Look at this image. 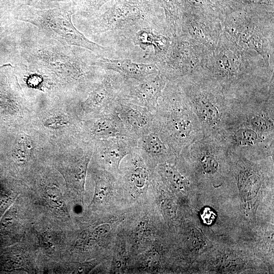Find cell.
Listing matches in <instances>:
<instances>
[{"instance_id": "cell-1", "label": "cell", "mask_w": 274, "mask_h": 274, "mask_svg": "<svg viewBox=\"0 0 274 274\" xmlns=\"http://www.w3.org/2000/svg\"><path fill=\"white\" fill-rule=\"evenodd\" d=\"M36 30L31 35L20 37L18 61L64 85H86L95 67L91 64V56H83L75 47L64 45Z\"/></svg>"}, {"instance_id": "cell-2", "label": "cell", "mask_w": 274, "mask_h": 274, "mask_svg": "<svg viewBox=\"0 0 274 274\" xmlns=\"http://www.w3.org/2000/svg\"><path fill=\"white\" fill-rule=\"evenodd\" d=\"M176 81L198 119L203 137H222L238 122L241 101L217 83L196 73Z\"/></svg>"}, {"instance_id": "cell-3", "label": "cell", "mask_w": 274, "mask_h": 274, "mask_svg": "<svg viewBox=\"0 0 274 274\" xmlns=\"http://www.w3.org/2000/svg\"><path fill=\"white\" fill-rule=\"evenodd\" d=\"M154 127L177 156L203 137L198 119L177 81H168L165 85L154 114Z\"/></svg>"}, {"instance_id": "cell-4", "label": "cell", "mask_w": 274, "mask_h": 274, "mask_svg": "<svg viewBox=\"0 0 274 274\" xmlns=\"http://www.w3.org/2000/svg\"><path fill=\"white\" fill-rule=\"evenodd\" d=\"M72 11L51 10L46 11H24L15 18L35 26L44 36L64 45L83 48L101 55L108 49L88 39L74 25Z\"/></svg>"}, {"instance_id": "cell-5", "label": "cell", "mask_w": 274, "mask_h": 274, "mask_svg": "<svg viewBox=\"0 0 274 274\" xmlns=\"http://www.w3.org/2000/svg\"><path fill=\"white\" fill-rule=\"evenodd\" d=\"M124 78L107 72L92 86L86 98L80 103L81 112L92 118L115 111V105Z\"/></svg>"}, {"instance_id": "cell-6", "label": "cell", "mask_w": 274, "mask_h": 274, "mask_svg": "<svg viewBox=\"0 0 274 274\" xmlns=\"http://www.w3.org/2000/svg\"><path fill=\"white\" fill-rule=\"evenodd\" d=\"M194 44L185 39H176L170 44L159 72L167 81H176L195 72L199 66V55Z\"/></svg>"}, {"instance_id": "cell-7", "label": "cell", "mask_w": 274, "mask_h": 274, "mask_svg": "<svg viewBox=\"0 0 274 274\" xmlns=\"http://www.w3.org/2000/svg\"><path fill=\"white\" fill-rule=\"evenodd\" d=\"M167 81L159 72L140 80L124 78L119 98L154 114Z\"/></svg>"}, {"instance_id": "cell-8", "label": "cell", "mask_w": 274, "mask_h": 274, "mask_svg": "<svg viewBox=\"0 0 274 274\" xmlns=\"http://www.w3.org/2000/svg\"><path fill=\"white\" fill-rule=\"evenodd\" d=\"M128 136L137 140L154 127V114L146 108L119 98L115 108Z\"/></svg>"}, {"instance_id": "cell-9", "label": "cell", "mask_w": 274, "mask_h": 274, "mask_svg": "<svg viewBox=\"0 0 274 274\" xmlns=\"http://www.w3.org/2000/svg\"><path fill=\"white\" fill-rule=\"evenodd\" d=\"M93 150L99 160L113 172L119 170L122 160L136 147V140L129 136H120L95 140Z\"/></svg>"}, {"instance_id": "cell-10", "label": "cell", "mask_w": 274, "mask_h": 274, "mask_svg": "<svg viewBox=\"0 0 274 274\" xmlns=\"http://www.w3.org/2000/svg\"><path fill=\"white\" fill-rule=\"evenodd\" d=\"M91 64L106 71L116 72L126 79L140 80L159 72L155 64L138 63L129 59H109L100 55L91 56Z\"/></svg>"}, {"instance_id": "cell-11", "label": "cell", "mask_w": 274, "mask_h": 274, "mask_svg": "<svg viewBox=\"0 0 274 274\" xmlns=\"http://www.w3.org/2000/svg\"><path fill=\"white\" fill-rule=\"evenodd\" d=\"M136 148L146 164L155 166L175 159L177 156L153 128L136 140Z\"/></svg>"}, {"instance_id": "cell-12", "label": "cell", "mask_w": 274, "mask_h": 274, "mask_svg": "<svg viewBox=\"0 0 274 274\" xmlns=\"http://www.w3.org/2000/svg\"><path fill=\"white\" fill-rule=\"evenodd\" d=\"M139 13L129 11L114 10L88 22L86 28L91 34L128 29L141 24Z\"/></svg>"}, {"instance_id": "cell-13", "label": "cell", "mask_w": 274, "mask_h": 274, "mask_svg": "<svg viewBox=\"0 0 274 274\" xmlns=\"http://www.w3.org/2000/svg\"><path fill=\"white\" fill-rule=\"evenodd\" d=\"M218 23L198 16L189 17L183 23L182 28L194 44L213 51L218 45L220 31Z\"/></svg>"}, {"instance_id": "cell-14", "label": "cell", "mask_w": 274, "mask_h": 274, "mask_svg": "<svg viewBox=\"0 0 274 274\" xmlns=\"http://www.w3.org/2000/svg\"><path fill=\"white\" fill-rule=\"evenodd\" d=\"M86 131L94 140L128 136L122 120L115 111L92 118L86 124Z\"/></svg>"}, {"instance_id": "cell-15", "label": "cell", "mask_w": 274, "mask_h": 274, "mask_svg": "<svg viewBox=\"0 0 274 274\" xmlns=\"http://www.w3.org/2000/svg\"><path fill=\"white\" fill-rule=\"evenodd\" d=\"M135 39L136 44L139 45L141 47L153 46L155 53L158 56L161 54H165L170 45L169 40L165 37L156 35L148 28L138 31Z\"/></svg>"}, {"instance_id": "cell-16", "label": "cell", "mask_w": 274, "mask_h": 274, "mask_svg": "<svg viewBox=\"0 0 274 274\" xmlns=\"http://www.w3.org/2000/svg\"><path fill=\"white\" fill-rule=\"evenodd\" d=\"M46 194L51 204L59 210L66 212L65 204L60 190L55 186L48 187Z\"/></svg>"}, {"instance_id": "cell-17", "label": "cell", "mask_w": 274, "mask_h": 274, "mask_svg": "<svg viewBox=\"0 0 274 274\" xmlns=\"http://www.w3.org/2000/svg\"><path fill=\"white\" fill-rule=\"evenodd\" d=\"M30 149L29 144L25 139H23L18 143L14 150V156L20 163H24L27 158Z\"/></svg>"}, {"instance_id": "cell-18", "label": "cell", "mask_w": 274, "mask_h": 274, "mask_svg": "<svg viewBox=\"0 0 274 274\" xmlns=\"http://www.w3.org/2000/svg\"><path fill=\"white\" fill-rule=\"evenodd\" d=\"M70 123V120L65 116H58L50 118L47 119L44 125L48 127L58 128L62 126H65Z\"/></svg>"}, {"instance_id": "cell-19", "label": "cell", "mask_w": 274, "mask_h": 274, "mask_svg": "<svg viewBox=\"0 0 274 274\" xmlns=\"http://www.w3.org/2000/svg\"><path fill=\"white\" fill-rule=\"evenodd\" d=\"M110 229L108 224H104L96 227L92 232L93 237L95 239H98L106 235Z\"/></svg>"}, {"instance_id": "cell-20", "label": "cell", "mask_w": 274, "mask_h": 274, "mask_svg": "<svg viewBox=\"0 0 274 274\" xmlns=\"http://www.w3.org/2000/svg\"><path fill=\"white\" fill-rule=\"evenodd\" d=\"M243 1L250 5H271L273 0H243Z\"/></svg>"}, {"instance_id": "cell-21", "label": "cell", "mask_w": 274, "mask_h": 274, "mask_svg": "<svg viewBox=\"0 0 274 274\" xmlns=\"http://www.w3.org/2000/svg\"><path fill=\"white\" fill-rule=\"evenodd\" d=\"M204 221H206L207 223H211L210 219L211 218L213 220L214 219V214L209 209H206L204 210V212L202 214Z\"/></svg>"}, {"instance_id": "cell-22", "label": "cell", "mask_w": 274, "mask_h": 274, "mask_svg": "<svg viewBox=\"0 0 274 274\" xmlns=\"http://www.w3.org/2000/svg\"><path fill=\"white\" fill-rule=\"evenodd\" d=\"M9 30L10 29L8 27L0 26V42L3 39L8 35Z\"/></svg>"}]
</instances>
